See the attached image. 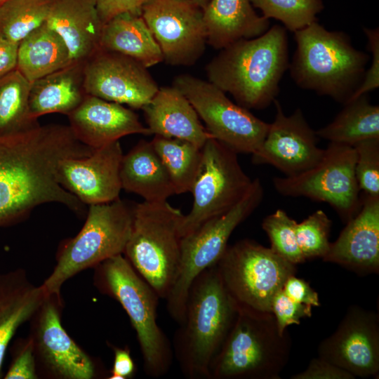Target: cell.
<instances>
[{
    "instance_id": "obj_1",
    "label": "cell",
    "mask_w": 379,
    "mask_h": 379,
    "mask_svg": "<svg viewBox=\"0 0 379 379\" xmlns=\"http://www.w3.org/2000/svg\"><path fill=\"white\" fill-rule=\"evenodd\" d=\"M69 126H39L26 133L0 138V227L25 219L44 204H61L77 213L84 204L58 182L60 161L89 155Z\"/></svg>"
},
{
    "instance_id": "obj_2",
    "label": "cell",
    "mask_w": 379,
    "mask_h": 379,
    "mask_svg": "<svg viewBox=\"0 0 379 379\" xmlns=\"http://www.w3.org/2000/svg\"><path fill=\"white\" fill-rule=\"evenodd\" d=\"M289 67L286 29L275 25L262 35L242 39L220 50L206 67L208 81L248 109L276 100Z\"/></svg>"
},
{
    "instance_id": "obj_3",
    "label": "cell",
    "mask_w": 379,
    "mask_h": 379,
    "mask_svg": "<svg viewBox=\"0 0 379 379\" xmlns=\"http://www.w3.org/2000/svg\"><path fill=\"white\" fill-rule=\"evenodd\" d=\"M237 315L216 264L204 270L190 286L185 317L173 338V355L185 378L209 379L211 362Z\"/></svg>"
},
{
    "instance_id": "obj_4",
    "label": "cell",
    "mask_w": 379,
    "mask_h": 379,
    "mask_svg": "<svg viewBox=\"0 0 379 379\" xmlns=\"http://www.w3.org/2000/svg\"><path fill=\"white\" fill-rule=\"evenodd\" d=\"M294 34L296 49L289 67L295 83L346 103L363 80L368 55L356 49L345 32L317 22Z\"/></svg>"
},
{
    "instance_id": "obj_5",
    "label": "cell",
    "mask_w": 379,
    "mask_h": 379,
    "mask_svg": "<svg viewBox=\"0 0 379 379\" xmlns=\"http://www.w3.org/2000/svg\"><path fill=\"white\" fill-rule=\"evenodd\" d=\"M93 269L95 287L117 300L129 317L136 333L145 372L155 378L164 375L171 366L173 352L168 338L157 324L160 298L122 254Z\"/></svg>"
},
{
    "instance_id": "obj_6",
    "label": "cell",
    "mask_w": 379,
    "mask_h": 379,
    "mask_svg": "<svg viewBox=\"0 0 379 379\" xmlns=\"http://www.w3.org/2000/svg\"><path fill=\"white\" fill-rule=\"evenodd\" d=\"M291 350L271 312L237 310L236 319L211 362L209 379H279Z\"/></svg>"
},
{
    "instance_id": "obj_7",
    "label": "cell",
    "mask_w": 379,
    "mask_h": 379,
    "mask_svg": "<svg viewBox=\"0 0 379 379\" xmlns=\"http://www.w3.org/2000/svg\"><path fill=\"white\" fill-rule=\"evenodd\" d=\"M130 237L124 253L135 271L166 299L180 258V210L167 201H144L133 208Z\"/></svg>"
},
{
    "instance_id": "obj_8",
    "label": "cell",
    "mask_w": 379,
    "mask_h": 379,
    "mask_svg": "<svg viewBox=\"0 0 379 379\" xmlns=\"http://www.w3.org/2000/svg\"><path fill=\"white\" fill-rule=\"evenodd\" d=\"M133 211L119 198L90 205L79 232L60 246L56 265L41 285L48 294H60L62 285L78 273L123 254L132 229Z\"/></svg>"
},
{
    "instance_id": "obj_9",
    "label": "cell",
    "mask_w": 379,
    "mask_h": 379,
    "mask_svg": "<svg viewBox=\"0 0 379 379\" xmlns=\"http://www.w3.org/2000/svg\"><path fill=\"white\" fill-rule=\"evenodd\" d=\"M264 190L258 178L253 180L244 196L227 212L211 218L181 238L180 258L175 281L166 297V309L178 324L185 317L189 289L195 278L217 264L235 228L260 205Z\"/></svg>"
},
{
    "instance_id": "obj_10",
    "label": "cell",
    "mask_w": 379,
    "mask_h": 379,
    "mask_svg": "<svg viewBox=\"0 0 379 379\" xmlns=\"http://www.w3.org/2000/svg\"><path fill=\"white\" fill-rule=\"evenodd\" d=\"M216 267L237 310L258 312H271L273 298L297 270L270 248L248 239L228 246Z\"/></svg>"
},
{
    "instance_id": "obj_11",
    "label": "cell",
    "mask_w": 379,
    "mask_h": 379,
    "mask_svg": "<svg viewBox=\"0 0 379 379\" xmlns=\"http://www.w3.org/2000/svg\"><path fill=\"white\" fill-rule=\"evenodd\" d=\"M252 181L242 169L237 153L209 138L202 147L201 164L190 192L193 204L181 220L180 237L230 210L244 196Z\"/></svg>"
},
{
    "instance_id": "obj_12",
    "label": "cell",
    "mask_w": 379,
    "mask_h": 379,
    "mask_svg": "<svg viewBox=\"0 0 379 379\" xmlns=\"http://www.w3.org/2000/svg\"><path fill=\"white\" fill-rule=\"evenodd\" d=\"M356 159L353 147L330 142L317 165L298 175L274 177L273 185L282 196L328 203L347 222L358 213L362 202Z\"/></svg>"
},
{
    "instance_id": "obj_13",
    "label": "cell",
    "mask_w": 379,
    "mask_h": 379,
    "mask_svg": "<svg viewBox=\"0 0 379 379\" xmlns=\"http://www.w3.org/2000/svg\"><path fill=\"white\" fill-rule=\"evenodd\" d=\"M173 86L187 98L208 132L236 153L253 154L263 142L270 124L234 104L213 83L180 74Z\"/></svg>"
},
{
    "instance_id": "obj_14",
    "label": "cell",
    "mask_w": 379,
    "mask_h": 379,
    "mask_svg": "<svg viewBox=\"0 0 379 379\" xmlns=\"http://www.w3.org/2000/svg\"><path fill=\"white\" fill-rule=\"evenodd\" d=\"M62 308L60 294H48L30 319L39 378H93L95 364L63 328Z\"/></svg>"
},
{
    "instance_id": "obj_15",
    "label": "cell",
    "mask_w": 379,
    "mask_h": 379,
    "mask_svg": "<svg viewBox=\"0 0 379 379\" xmlns=\"http://www.w3.org/2000/svg\"><path fill=\"white\" fill-rule=\"evenodd\" d=\"M141 15L168 65L191 66L204 54V10L190 0H148Z\"/></svg>"
},
{
    "instance_id": "obj_16",
    "label": "cell",
    "mask_w": 379,
    "mask_h": 379,
    "mask_svg": "<svg viewBox=\"0 0 379 379\" xmlns=\"http://www.w3.org/2000/svg\"><path fill=\"white\" fill-rule=\"evenodd\" d=\"M84 74L87 95L135 109L146 106L159 88L141 63L101 48L85 62Z\"/></svg>"
},
{
    "instance_id": "obj_17",
    "label": "cell",
    "mask_w": 379,
    "mask_h": 379,
    "mask_svg": "<svg viewBox=\"0 0 379 379\" xmlns=\"http://www.w3.org/2000/svg\"><path fill=\"white\" fill-rule=\"evenodd\" d=\"M318 357L361 378L379 375V317L351 305L336 330L318 347Z\"/></svg>"
},
{
    "instance_id": "obj_18",
    "label": "cell",
    "mask_w": 379,
    "mask_h": 379,
    "mask_svg": "<svg viewBox=\"0 0 379 379\" xmlns=\"http://www.w3.org/2000/svg\"><path fill=\"white\" fill-rule=\"evenodd\" d=\"M276 114L260 147L252 154L254 164H269L286 176L298 175L317 165L325 149L317 146V135L298 108L286 116L275 100Z\"/></svg>"
},
{
    "instance_id": "obj_19",
    "label": "cell",
    "mask_w": 379,
    "mask_h": 379,
    "mask_svg": "<svg viewBox=\"0 0 379 379\" xmlns=\"http://www.w3.org/2000/svg\"><path fill=\"white\" fill-rule=\"evenodd\" d=\"M123 156L117 140L94 149L88 156L63 159L58 166V181L84 204L113 201L119 198L122 190Z\"/></svg>"
},
{
    "instance_id": "obj_20",
    "label": "cell",
    "mask_w": 379,
    "mask_h": 379,
    "mask_svg": "<svg viewBox=\"0 0 379 379\" xmlns=\"http://www.w3.org/2000/svg\"><path fill=\"white\" fill-rule=\"evenodd\" d=\"M358 213L346 222L322 258L359 274L379 271V196L361 197Z\"/></svg>"
},
{
    "instance_id": "obj_21",
    "label": "cell",
    "mask_w": 379,
    "mask_h": 379,
    "mask_svg": "<svg viewBox=\"0 0 379 379\" xmlns=\"http://www.w3.org/2000/svg\"><path fill=\"white\" fill-rule=\"evenodd\" d=\"M67 117L69 126L77 139L93 149L128 135L151 134L132 110L91 95H86Z\"/></svg>"
},
{
    "instance_id": "obj_22",
    "label": "cell",
    "mask_w": 379,
    "mask_h": 379,
    "mask_svg": "<svg viewBox=\"0 0 379 379\" xmlns=\"http://www.w3.org/2000/svg\"><path fill=\"white\" fill-rule=\"evenodd\" d=\"M46 23L65 41L72 62H85L100 49L103 24L95 0H53Z\"/></svg>"
},
{
    "instance_id": "obj_23",
    "label": "cell",
    "mask_w": 379,
    "mask_h": 379,
    "mask_svg": "<svg viewBox=\"0 0 379 379\" xmlns=\"http://www.w3.org/2000/svg\"><path fill=\"white\" fill-rule=\"evenodd\" d=\"M142 109L151 134L187 140L201 148L213 138L187 98L174 86L159 87Z\"/></svg>"
},
{
    "instance_id": "obj_24",
    "label": "cell",
    "mask_w": 379,
    "mask_h": 379,
    "mask_svg": "<svg viewBox=\"0 0 379 379\" xmlns=\"http://www.w3.org/2000/svg\"><path fill=\"white\" fill-rule=\"evenodd\" d=\"M48 294L21 268L0 273V378L8 345L20 326L30 320Z\"/></svg>"
},
{
    "instance_id": "obj_25",
    "label": "cell",
    "mask_w": 379,
    "mask_h": 379,
    "mask_svg": "<svg viewBox=\"0 0 379 379\" xmlns=\"http://www.w3.org/2000/svg\"><path fill=\"white\" fill-rule=\"evenodd\" d=\"M204 17L208 44L215 49L259 36L270 28L269 20L255 12L250 0H211Z\"/></svg>"
},
{
    "instance_id": "obj_26",
    "label": "cell",
    "mask_w": 379,
    "mask_h": 379,
    "mask_svg": "<svg viewBox=\"0 0 379 379\" xmlns=\"http://www.w3.org/2000/svg\"><path fill=\"white\" fill-rule=\"evenodd\" d=\"M121 187L148 202H163L175 194L170 176L151 141H139L120 166Z\"/></svg>"
},
{
    "instance_id": "obj_27",
    "label": "cell",
    "mask_w": 379,
    "mask_h": 379,
    "mask_svg": "<svg viewBox=\"0 0 379 379\" xmlns=\"http://www.w3.org/2000/svg\"><path fill=\"white\" fill-rule=\"evenodd\" d=\"M84 63L72 62L30 83L29 107L33 119L51 113L68 116L79 107L87 95Z\"/></svg>"
},
{
    "instance_id": "obj_28",
    "label": "cell",
    "mask_w": 379,
    "mask_h": 379,
    "mask_svg": "<svg viewBox=\"0 0 379 379\" xmlns=\"http://www.w3.org/2000/svg\"><path fill=\"white\" fill-rule=\"evenodd\" d=\"M100 48L132 58L147 68L164 61L141 12L124 13L104 24Z\"/></svg>"
},
{
    "instance_id": "obj_29",
    "label": "cell",
    "mask_w": 379,
    "mask_h": 379,
    "mask_svg": "<svg viewBox=\"0 0 379 379\" xmlns=\"http://www.w3.org/2000/svg\"><path fill=\"white\" fill-rule=\"evenodd\" d=\"M70 63L65 41L46 22L19 43L16 69L30 83Z\"/></svg>"
},
{
    "instance_id": "obj_30",
    "label": "cell",
    "mask_w": 379,
    "mask_h": 379,
    "mask_svg": "<svg viewBox=\"0 0 379 379\" xmlns=\"http://www.w3.org/2000/svg\"><path fill=\"white\" fill-rule=\"evenodd\" d=\"M318 138L330 142L354 147L379 138V106L370 102L367 94L344 104L332 122L316 131Z\"/></svg>"
},
{
    "instance_id": "obj_31",
    "label": "cell",
    "mask_w": 379,
    "mask_h": 379,
    "mask_svg": "<svg viewBox=\"0 0 379 379\" xmlns=\"http://www.w3.org/2000/svg\"><path fill=\"white\" fill-rule=\"evenodd\" d=\"M30 82L17 69L0 77V138L32 131L40 125L29 112Z\"/></svg>"
},
{
    "instance_id": "obj_32",
    "label": "cell",
    "mask_w": 379,
    "mask_h": 379,
    "mask_svg": "<svg viewBox=\"0 0 379 379\" xmlns=\"http://www.w3.org/2000/svg\"><path fill=\"white\" fill-rule=\"evenodd\" d=\"M170 176L177 194L191 192L202 157V148L185 140L154 135L151 141Z\"/></svg>"
},
{
    "instance_id": "obj_33",
    "label": "cell",
    "mask_w": 379,
    "mask_h": 379,
    "mask_svg": "<svg viewBox=\"0 0 379 379\" xmlns=\"http://www.w3.org/2000/svg\"><path fill=\"white\" fill-rule=\"evenodd\" d=\"M53 0H8L0 4V32L19 44L43 25Z\"/></svg>"
},
{
    "instance_id": "obj_34",
    "label": "cell",
    "mask_w": 379,
    "mask_h": 379,
    "mask_svg": "<svg viewBox=\"0 0 379 379\" xmlns=\"http://www.w3.org/2000/svg\"><path fill=\"white\" fill-rule=\"evenodd\" d=\"M267 19L274 18L295 32L314 22L324 8L322 0H250Z\"/></svg>"
},
{
    "instance_id": "obj_35",
    "label": "cell",
    "mask_w": 379,
    "mask_h": 379,
    "mask_svg": "<svg viewBox=\"0 0 379 379\" xmlns=\"http://www.w3.org/2000/svg\"><path fill=\"white\" fill-rule=\"evenodd\" d=\"M296 223L282 209H277L267 215L262 222V227L270 241V248L295 265L306 261L297 242Z\"/></svg>"
},
{
    "instance_id": "obj_36",
    "label": "cell",
    "mask_w": 379,
    "mask_h": 379,
    "mask_svg": "<svg viewBox=\"0 0 379 379\" xmlns=\"http://www.w3.org/2000/svg\"><path fill=\"white\" fill-rule=\"evenodd\" d=\"M332 221L322 211L317 210L295 225L299 248L306 260L323 258L330 248L329 234Z\"/></svg>"
},
{
    "instance_id": "obj_37",
    "label": "cell",
    "mask_w": 379,
    "mask_h": 379,
    "mask_svg": "<svg viewBox=\"0 0 379 379\" xmlns=\"http://www.w3.org/2000/svg\"><path fill=\"white\" fill-rule=\"evenodd\" d=\"M356 151L355 174L360 190L365 194L379 196V138L361 141Z\"/></svg>"
},
{
    "instance_id": "obj_38",
    "label": "cell",
    "mask_w": 379,
    "mask_h": 379,
    "mask_svg": "<svg viewBox=\"0 0 379 379\" xmlns=\"http://www.w3.org/2000/svg\"><path fill=\"white\" fill-rule=\"evenodd\" d=\"M12 360L9 368L3 375L4 379H37L39 375L30 335L18 339L12 347Z\"/></svg>"
},
{
    "instance_id": "obj_39",
    "label": "cell",
    "mask_w": 379,
    "mask_h": 379,
    "mask_svg": "<svg viewBox=\"0 0 379 379\" xmlns=\"http://www.w3.org/2000/svg\"><path fill=\"white\" fill-rule=\"evenodd\" d=\"M312 306L298 302L287 296L282 288L274 295L271 305L279 331L284 334L289 326L300 324V320L312 316Z\"/></svg>"
},
{
    "instance_id": "obj_40",
    "label": "cell",
    "mask_w": 379,
    "mask_h": 379,
    "mask_svg": "<svg viewBox=\"0 0 379 379\" xmlns=\"http://www.w3.org/2000/svg\"><path fill=\"white\" fill-rule=\"evenodd\" d=\"M364 32L368 39V48L371 53V65L365 72L361 83L347 102L366 95L379 86V29L378 27H364Z\"/></svg>"
},
{
    "instance_id": "obj_41",
    "label": "cell",
    "mask_w": 379,
    "mask_h": 379,
    "mask_svg": "<svg viewBox=\"0 0 379 379\" xmlns=\"http://www.w3.org/2000/svg\"><path fill=\"white\" fill-rule=\"evenodd\" d=\"M291 379H354L348 371L318 357L312 359L307 367L291 377Z\"/></svg>"
},
{
    "instance_id": "obj_42",
    "label": "cell",
    "mask_w": 379,
    "mask_h": 379,
    "mask_svg": "<svg viewBox=\"0 0 379 379\" xmlns=\"http://www.w3.org/2000/svg\"><path fill=\"white\" fill-rule=\"evenodd\" d=\"M282 291L293 300L310 305L320 306L318 293L310 286L305 280L295 275L290 276L285 281Z\"/></svg>"
},
{
    "instance_id": "obj_43",
    "label": "cell",
    "mask_w": 379,
    "mask_h": 379,
    "mask_svg": "<svg viewBox=\"0 0 379 379\" xmlns=\"http://www.w3.org/2000/svg\"><path fill=\"white\" fill-rule=\"evenodd\" d=\"M148 0H95L102 24L113 18L128 12H141L142 6Z\"/></svg>"
},
{
    "instance_id": "obj_44",
    "label": "cell",
    "mask_w": 379,
    "mask_h": 379,
    "mask_svg": "<svg viewBox=\"0 0 379 379\" xmlns=\"http://www.w3.org/2000/svg\"><path fill=\"white\" fill-rule=\"evenodd\" d=\"M114 352L112 367L109 371V379L132 378L136 371L135 364L128 347L111 345Z\"/></svg>"
},
{
    "instance_id": "obj_45",
    "label": "cell",
    "mask_w": 379,
    "mask_h": 379,
    "mask_svg": "<svg viewBox=\"0 0 379 379\" xmlns=\"http://www.w3.org/2000/svg\"><path fill=\"white\" fill-rule=\"evenodd\" d=\"M18 45L0 32V77L16 69Z\"/></svg>"
},
{
    "instance_id": "obj_46",
    "label": "cell",
    "mask_w": 379,
    "mask_h": 379,
    "mask_svg": "<svg viewBox=\"0 0 379 379\" xmlns=\"http://www.w3.org/2000/svg\"><path fill=\"white\" fill-rule=\"evenodd\" d=\"M203 10L207 6L211 0H190Z\"/></svg>"
},
{
    "instance_id": "obj_47",
    "label": "cell",
    "mask_w": 379,
    "mask_h": 379,
    "mask_svg": "<svg viewBox=\"0 0 379 379\" xmlns=\"http://www.w3.org/2000/svg\"><path fill=\"white\" fill-rule=\"evenodd\" d=\"M8 0H0V4Z\"/></svg>"
}]
</instances>
